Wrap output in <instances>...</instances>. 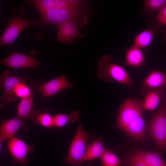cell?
<instances>
[{
  "instance_id": "obj_5",
  "label": "cell",
  "mask_w": 166,
  "mask_h": 166,
  "mask_svg": "<svg viewBox=\"0 0 166 166\" xmlns=\"http://www.w3.org/2000/svg\"><path fill=\"white\" fill-rule=\"evenodd\" d=\"M91 13H89L80 18L69 20L57 26L58 41L69 44L78 38L84 36L80 33L79 29L88 22L89 18Z\"/></svg>"
},
{
  "instance_id": "obj_20",
  "label": "cell",
  "mask_w": 166,
  "mask_h": 166,
  "mask_svg": "<svg viewBox=\"0 0 166 166\" xmlns=\"http://www.w3.org/2000/svg\"><path fill=\"white\" fill-rule=\"evenodd\" d=\"M105 149L101 138H98L91 144L87 145L84 161L100 158Z\"/></svg>"
},
{
  "instance_id": "obj_6",
  "label": "cell",
  "mask_w": 166,
  "mask_h": 166,
  "mask_svg": "<svg viewBox=\"0 0 166 166\" xmlns=\"http://www.w3.org/2000/svg\"><path fill=\"white\" fill-rule=\"evenodd\" d=\"M143 110L142 102L132 98H127L120 106L116 126L124 131L133 120L143 115Z\"/></svg>"
},
{
  "instance_id": "obj_1",
  "label": "cell",
  "mask_w": 166,
  "mask_h": 166,
  "mask_svg": "<svg viewBox=\"0 0 166 166\" xmlns=\"http://www.w3.org/2000/svg\"><path fill=\"white\" fill-rule=\"evenodd\" d=\"M112 56H102L97 63L98 77L105 82L116 81L124 85L132 87L134 82L126 70L112 61Z\"/></svg>"
},
{
  "instance_id": "obj_7",
  "label": "cell",
  "mask_w": 166,
  "mask_h": 166,
  "mask_svg": "<svg viewBox=\"0 0 166 166\" xmlns=\"http://www.w3.org/2000/svg\"><path fill=\"white\" fill-rule=\"evenodd\" d=\"M39 22L38 21L26 19L20 16L14 17L9 21L1 36L0 45L11 44L25 29Z\"/></svg>"
},
{
  "instance_id": "obj_8",
  "label": "cell",
  "mask_w": 166,
  "mask_h": 166,
  "mask_svg": "<svg viewBox=\"0 0 166 166\" xmlns=\"http://www.w3.org/2000/svg\"><path fill=\"white\" fill-rule=\"evenodd\" d=\"M30 78L29 75L21 77L13 75L10 70H6L0 77V85L3 87L0 100L7 103L14 101L16 97L14 90L16 85L22 82L26 83Z\"/></svg>"
},
{
  "instance_id": "obj_16",
  "label": "cell",
  "mask_w": 166,
  "mask_h": 166,
  "mask_svg": "<svg viewBox=\"0 0 166 166\" xmlns=\"http://www.w3.org/2000/svg\"><path fill=\"white\" fill-rule=\"evenodd\" d=\"M125 63L128 66L138 67L145 63L144 54L142 49L135 45L125 50Z\"/></svg>"
},
{
  "instance_id": "obj_13",
  "label": "cell",
  "mask_w": 166,
  "mask_h": 166,
  "mask_svg": "<svg viewBox=\"0 0 166 166\" xmlns=\"http://www.w3.org/2000/svg\"><path fill=\"white\" fill-rule=\"evenodd\" d=\"M124 131L139 141L144 142L146 127L143 115L133 120L127 126Z\"/></svg>"
},
{
  "instance_id": "obj_26",
  "label": "cell",
  "mask_w": 166,
  "mask_h": 166,
  "mask_svg": "<svg viewBox=\"0 0 166 166\" xmlns=\"http://www.w3.org/2000/svg\"><path fill=\"white\" fill-rule=\"evenodd\" d=\"M125 163L128 166H149L134 153L127 157Z\"/></svg>"
},
{
  "instance_id": "obj_23",
  "label": "cell",
  "mask_w": 166,
  "mask_h": 166,
  "mask_svg": "<svg viewBox=\"0 0 166 166\" xmlns=\"http://www.w3.org/2000/svg\"><path fill=\"white\" fill-rule=\"evenodd\" d=\"M104 166H119L121 161L119 158L109 148H105L100 157Z\"/></svg>"
},
{
  "instance_id": "obj_24",
  "label": "cell",
  "mask_w": 166,
  "mask_h": 166,
  "mask_svg": "<svg viewBox=\"0 0 166 166\" xmlns=\"http://www.w3.org/2000/svg\"><path fill=\"white\" fill-rule=\"evenodd\" d=\"M165 5L166 0H145L144 9L146 13L150 14L158 12Z\"/></svg>"
},
{
  "instance_id": "obj_21",
  "label": "cell",
  "mask_w": 166,
  "mask_h": 166,
  "mask_svg": "<svg viewBox=\"0 0 166 166\" xmlns=\"http://www.w3.org/2000/svg\"><path fill=\"white\" fill-rule=\"evenodd\" d=\"M155 30L149 28L139 33L135 37L133 45L142 49L148 46L151 43Z\"/></svg>"
},
{
  "instance_id": "obj_28",
  "label": "cell",
  "mask_w": 166,
  "mask_h": 166,
  "mask_svg": "<svg viewBox=\"0 0 166 166\" xmlns=\"http://www.w3.org/2000/svg\"><path fill=\"white\" fill-rule=\"evenodd\" d=\"M162 166H166V164Z\"/></svg>"
},
{
  "instance_id": "obj_15",
  "label": "cell",
  "mask_w": 166,
  "mask_h": 166,
  "mask_svg": "<svg viewBox=\"0 0 166 166\" xmlns=\"http://www.w3.org/2000/svg\"><path fill=\"white\" fill-rule=\"evenodd\" d=\"M142 85L146 91L153 89L166 86V74L159 71L152 70Z\"/></svg>"
},
{
  "instance_id": "obj_18",
  "label": "cell",
  "mask_w": 166,
  "mask_h": 166,
  "mask_svg": "<svg viewBox=\"0 0 166 166\" xmlns=\"http://www.w3.org/2000/svg\"><path fill=\"white\" fill-rule=\"evenodd\" d=\"M33 102V93L28 97L22 99L18 105L16 116L23 120L30 118L34 110Z\"/></svg>"
},
{
  "instance_id": "obj_19",
  "label": "cell",
  "mask_w": 166,
  "mask_h": 166,
  "mask_svg": "<svg viewBox=\"0 0 166 166\" xmlns=\"http://www.w3.org/2000/svg\"><path fill=\"white\" fill-rule=\"evenodd\" d=\"M30 119L35 124H39L45 128H53L54 126L53 116L46 110L40 112L34 109Z\"/></svg>"
},
{
  "instance_id": "obj_4",
  "label": "cell",
  "mask_w": 166,
  "mask_h": 166,
  "mask_svg": "<svg viewBox=\"0 0 166 166\" xmlns=\"http://www.w3.org/2000/svg\"><path fill=\"white\" fill-rule=\"evenodd\" d=\"M88 138V134L79 124L70 146L68 154L63 161V163L74 165L82 164L84 161Z\"/></svg>"
},
{
  "instance_id": "obj_22",
  "label": "cell",
  "mask_w": 166,
  "mask_h": 166,
  "mask_svg": "<svg viewBox=\"0 0 166 166\" xmlns=\"http://www.w3.org/2000/svg\"><path fill=\"white\" fill-rule=\"evenodd\" d=\"M79 113L76 110H73L68 115L58 114L53 116L54 126L60 127L66 125L68 123H74L79 119Z\"/></svg>"
},
{
  "instance_id": "obj_9",
  "label": "cell",
  "mask_w": 166,
  "mask_h": 166,
  "mask_svg": "<svg viewBox=\"0 0 166 166\" xmlns=\"http://www.w3.org/2000/svg\"><path fill=\"white\" fill-rule=\"evenodd\" d=\"M7 146L8 151L14 161L21 166H26L27 156L35 148L33 145L28 144L15 136L8 140Z\"/></svg>"
},
{
  "instance_id": "obj_11",
  "label": "cell",
  "mask_w": 166,
  "mask_h": 166,
  "mask_svg": "<svg viewBox=\"0 0 166 166\" xmlns=\"http://www.w3.org/2000/svg\"><path fill=\"white\" fill-rule=\"evenodd\" d=\"M73 85L68 80L64 75L40 85L38 90L42 95L45 97H50L66 89H71Z\"/></svg>"
},
{
  "instance_id": "obj_12",
  "label": "cell",
  "mask_w": 166,
  "mask_h": 166,
  "mask_svg": "<svg viewBox=\"0 0 166 166\" xmlns=\"http://www.w3.org/2000/svg\"><path fill=\"white\" fill-rule=\"evenodd\" d=\"M26 125L24 120L16 116L8 120L3 121L0 128V141L9 140L15 136L20 129L26 127Z\"/></svg>"
},
{
  "instance_id": "obj_17",
  "label": "cell",
  "mask_w": 166,
  "mask_h": 166,
  "mask_svg": "<svg viewBox=\"0 0 166 166\" xmlns=\"http://www.w3.org/2000/svg\"><path fill=\"white\" fill-rule=\"evenodd\" d=\"M134 153L149 166H162L166 164V161L159 153L139 151Z\"/></svg>"
},
{
  "instance_id": "obj_3",
  "label": "cell",
  "mask_w": 166,
  "mask_h": 166,
  "mask_svg": "<svg viewBox=\"0 0 166 166\" xmlns=\"http://www.w3.org/2000/svg\"><path fill=\"white\" fill-rule=\"evenodd\" d=\"M149 131L157 147L166 154V98L153 116L149 124Z\"/></svg>"
},
{
  "instance_id": "obj_10",
  "label": "cell",
  "mask_w": 166,
  "mask_h": 166,
  "mask_svg": "<svg viewBox=\"0 0 166 166\" xmlns=\"http://www.w3.org/2000/svg\"><path fill=\"white\" fill-rule=\"evenodd\" d=\"M0 64L14 69L33 68L40 67L41 63L35 57L18 52H14L1 60Z\"/></svg>"
},
{
  "instance_id": "obj_27",
  "label": "cell",
  "mask_w": 166,
  "mask_h": 166,
  "mask_svg": "<svg viewBox=\"0 0 166 166\" xmlns=\"http://www.w3.org/2000/svg\"><path fill=\"white\" fill-rule=\"evenodd\" d=\"M157 22L161 25H166V5L158 12Z\"/></svg>"
},
{
  "instance_id": "obj_14",
  "label": "cell",
  "mask_w": 166,
  "mask_h": 166,
  "mask_svg": "<svg viewBox=\"0 0 166 166\" xmlns=\"http://www.w3.org/2000/svg\"><path fill=\"white\" fill-rule=\"evenodd\" d=\"M164 88L153 89L146 91L144 99L142 102L144 110L153 111L156 109L164 95Z\"/></svg>"
},
{
  "instance_id": "obj_2",
  "label": "cell",
  "mask_w": 166,
  "mask_h": 166,
  "mask_svg": "<svg viewBox=\"0 0 166 166\" xmlns=\"http://www.w3.org/2000/svg\"><path fill=\"white\" fill-rule=\"evenodd\" d=\"M86 4L71 8H55L40 14L41 22L43 26L50 24L57 25L67 21L80 18L89 13L85 14Z\"/></svg>"
},
{
  "instance_id": "obj_25",
  "label": "cell",
  "mask_w": 166,
  "mask_h": 166,
  "mask_svg": "<svg viewBox=\"0 0 166 166\" xmlns=\"http://www.w3.org/2000/svg\"><path fill=\"white\" fill-rule=\"evenodd\" d=\"M16 97L22 99L28 97L33 93L30 87L25 82H22L17 85L14 90Z\"/></svg>"
}]
</instances>
